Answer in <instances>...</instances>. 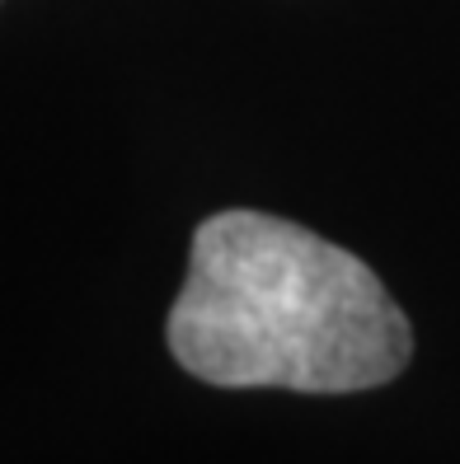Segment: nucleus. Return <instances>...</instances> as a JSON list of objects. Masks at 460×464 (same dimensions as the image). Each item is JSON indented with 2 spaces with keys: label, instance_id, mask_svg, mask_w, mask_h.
Listing matches in <instances>:
<instances>
[{
  "label": "nucleus",
  "instance_id": "1",
  "mask_svg": "<svg viewBox=\"0 0 460 464\" xmlns=\"http://www.w3.org/2000/svg\"><path fill=\"white\" fill-rule=\"evenodd\" d=\"M165 338L216 390L362 394L414 357L409 319L357 254L263 211H216L193 230Z\"/></svg>",
  "mask_w": 460,
  "mask_h": 464
}]
</instances>
